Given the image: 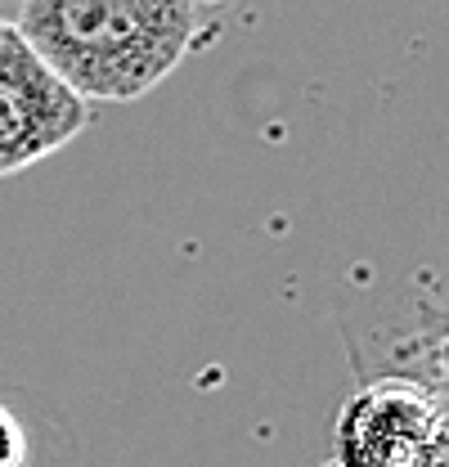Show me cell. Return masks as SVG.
Here are the masks:
<instances>
[{"label": "cell", "instance_id": "1", "mask_svg": "<svg viewBox=\"0 0 449 467\" xmlns=\"http://www.w3.org/2000/svg\"><path fill=\"white\" fill-rule=\"evenodd\" d=\"M18 32L86 104H135L212 27L189 0H18Z\"/></svg>", "mask_w": 449, "mask_h": 467}, {"label": "cell", "instance_id": "2", "mask_svg": "<svg viewBox=\"0 0 449 467\" xmlns=\"http://www.w3.org/2000/svg\"><path fill=\"white\" fill-rule=\"evenodd\" d=\"M90 126V104L72 95L18 23L0 18V180L37 167Z\"/></svg>", "mask_w": 449, "mask_h": 467}, {"label": "cell", "instance_id": "3", "mask_svg": "<svg viewBox=\"0 0 449 467\" xmlns=\"http://www.w3.org/2000/svg\"><path fill=\"white\" fill-rule=\"evenodd\" d=\"M445 405L413 382H382L360 391L341 418V459L350 467H423Z\"/></svg>", "mask_w": 449, "mask_h": 467}, {"label": "cell", "instance_id": "4", "mask_svg": "<svg viewBox=\"0 0 449 467\" xmlns=\"http://www.w3.org/2000/svg\"><path fill=\"white\" fill-rule=\"evenodd\" d=\"M0 467H27V427L0 400Z\"/></svg>", "mask_w": 449, "mask_h": 467}, {"label": "cell", "instance_id": "5", "mask_svg": "<svg viewBox=\"0 0 449 467\" xmlns=\"http://www.w3.org/2000/svg\"><path fill=\"white\" fill-rule=\"evenodd\" d=\"M423 467H449V405H445V422H441V431H436V441H432Z\"/></svg>", "mask_w": 449, "mask_h": 467}, {"label": "cell", "instance_id": "6", "mask_svg": "<svg viewBox=\"0 0 449 467\" xmlns=\"http://www.w3.org/2000/svg\"><path fill=\"white\" fill-rule=\"evenodd\" d=\"M436 364H441V373H445V382H449V324L441 328V337H436Z\"/></svg>", "mask_w": 449, "mask_h": 467}, {"label": "cell", "instance_id": "7", "mask_svg": "<svg viewBox=\"0 0 449 467\" xmlns=\"http://www.w3.org/2000/svg\"><path fill=\"white\" fill-rule=\"evenodd\" d=\"M193 9H207V5H224V0H189Z\"/></svg>", "mask_w": 449, "mask_h": 467}]
</instances>
